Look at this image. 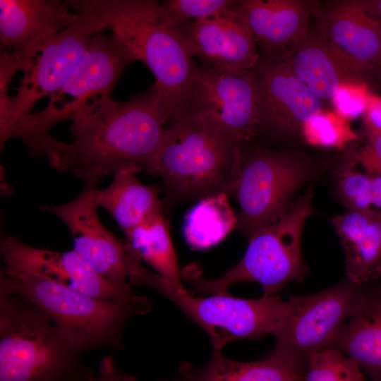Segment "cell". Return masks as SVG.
Segmentation results:
<instances>
[{
    "mask_svg": "<svg viewBox=\"0 0 381 381\" xmlns=\"http://www.w3.org/2000/svg\"><path fill=\"white\" fill-rule=\"evenodd\" d=\"M171 116L155 83L123 102L111 94L95 95L71 112L73 143H61L52 166L73 172L87 189L130 164L154 174Z\"/></svg>",
    "mask_w": 381,
    "mask_h": 381,
    "instance_id": "cell-1",
    "label": "cell"
},
{
    "mask_svg": "<svg viewBox=\"0 0 381 381\" xmlns=\"http://www.w3.org/2000/svg\"><path fill=\"white\" fill-rule=\"evenodd\" d=\"M76 13L95 16L141 61L155 78L171 119L183 109L196 71L183 25L172 23L155 0H68ZM169 120V121H170Z\"/></svg>",
    "mask_w": 381,
    "mask_h": 381,
    "instance_id": "cell-2",
    "label": "cell"
},
{
    "mask_svg": "<svg viewBox=\"0 0 381 381\" xmlns=\"http://www.w3.org/2000/svg\"><path fill=\"white\" fill-rule=\"evenodd\" d=\"M238 145L181 114L169 121L157 157L164 209L234 189L242 161Z\"/></svg>",
    "mask_w": 381,
    "mask_h": 381,
    "instance_id": "cell-3",
    "label": "cell"
},
{
    "mask_svg": "<svg viewBox=\"0 0 381 381\" xmlns=\"http://www.w3.org/2000/svg\"><path fill=\"white\" fill-rule=\"evenodd\" d=\"M39 307L0 289V381H86L95 373Z\"/></svg>",
    "mask_w": 381,
    "mask_h": 381,
    "instance_id": "cell-4",
    "label": "cell"
},
{
    "mask_svg": "<svg viewBox=\"0 0 381 381\" xmlns=\"http://www.w3.org/2000/svg\"><path fill=\"white\" fill-rule=\"evenodd\" d=\"M0 289L17 294L39 307L83 352L102 347L121 349L128 320L151 309L150 301L143 296L100 300L30 272L4 268Z\"/></svg>",
    "mask_w": 381,
    "mask_h": 381,
    "instance_id": "cell-5",
    "label": "cell"
},
{
    "mask_svg": "<svg viewBox=\"0 0 381 381\" xmlns=\"http://www.w3.org/2000/svg\"><path fill=\"white\" fill-rule=\"evenodd\" d=\"M313 197L309 186L284 215L248 239L242 260L221 277L207 279L198 265L191 264L181 271L182 279L208 295L225 292L236 283L255 282L262 285L263 296H275L290 282H302L308 267L301 255V236L313 213Z\"/></svg>",
    "mask_w": 381,
    "mask_h": 381,
    "instance_id": "cell-6",
    "label": "cell"
},
{
    "mask_svg": "<svg viewBox=\"0 0 381 381\" xmlns=\"http://www.w3.org/2000/svg\"><path fill=\"white\" fill-rule=\"evenodd\" d=\"M129 281L132 284L149 286L174 303L206 332L213 350L222 351L234 340L274 336L291 310L289 301L276 295L246 299L225 291L207 297L193 296L183 286L149 271L138 261L130 265Z\"/></svg>",
    "mask_w": 381,
    "mask_h": 381,
    "instance_id": "cell-7",
    "label": "cell"
},
{
    "mask_svg": "<svg viewBox=\"0 0 381 381\" xmlns=\"http://www.w3.org/2000/svg\"><path fill=\"white\" fill-rule=\"evenodd\" d=\"M311 174L309 162L297 153L243 152L231 193L240 207L236 229L250 239L277 221L290 209L294 195Z\"/></svg>",
    "mask_w": 381,
    "mask_h": 381,
    "instance_id": "cell-8",
    "label": "cell"
},
{
    "mask_svg": "<svg viewBox=\"0 0 381 381\" xmlns=\"http://www.w3.org/2000/svg\"><path fill=\"white\" fill-rule=\"evenodd\" d=\"M181 114L238 145L251 140L259 128L258 90L253 71L198 66Z\"/></svg>",
    "mask_w": 381,
    "mask_h": 381,
    "instance_id": "cell-9",
    "label": "cell"
},
{
    "mask_svg": "<svg viewBox=\"0 0 381 381\" xmlns=\"http://www.w3.org/2000/svg\"><path fill=\"white\" fill-rule=\"evenodd\" d=\"M76 20L56 35L24 72L14 97L0 95L1 147L16 125L41 98L56 92L67 80L92 37L104 31L95 16L78 13Z\"/></svg>",
    "mask_w": 381,
    "mask_h": 381,
    "instance_id": "cell-10",
    "label": "cell"
},
{
    "mask_svg": "<svg viewBox=\"0 0 381 381\" xmlns=\"http://www.w3.org/2000/svg\"><path fill=\"white\" fill-rule=\"evenodd\" d=\"M363 286L346 279L318 293L291 296V310L274 335L272 351L308 368L313 355L331 349Z\"/></svg>",
    "mask_w": 381,
    "mask_h": 381,
    "instance_id": "cell-11",
    "label": "cell"
},
{
    "mask_svg": "<svg viewBox=\"0 0 381 381\" xmlns=\"http://www.w3.org/2000/svg\"><path fill=\"white\" fill-rule=\"evenodd\" d=\"M135 61L130 49L114 33L95 34L67 80L39 111L41 119L52 128L69 120L71 112L87 99L111 94L123 72Z\"/></svg>",
    "mask_w": 381,
    "mask_h": 381,
    "instance_id": "cell-12",
    "label": "cell"
},
{
    "mask_svg": "<svg viewBox=\"0 0 381 381\" xmlns=\"http://www.w3.org/2000/svg\"><path fill=\"white\" fill-rule=\"evenodd\" d=\"M40 207L66 224L73 238V250L94 270L119 288H131L126 241L101 222L90 189L85 188L69 202Z\"/></svg>",
    "mask_w": 381,
    "mask_h": 381,
    "instance_id": "cell-13",
    "label": "cell"
},
{
    "mask_svg": "<svg viewBox=\"0 0 381 381\" xmlns=\"http://www.w3.org/2000/svg\"><path fill=\"white\" fill-rule=\"evenodd\" d=\"M1 253L6 270L30 272L97 299L118 300L134 294L131 288L114 286L73 249L56 252L38 248L8 236L1 240Z\"/></svg>",
    "mask_w": 381,
    "mask_h": 381,
    "instance_id": "cell-14",
    "label": "cell"
},
{
    "mask_svg": "<svg viewBox=\"0 0 381 381\" xmlns=\"http://www.w3.org/2000/svg\"><path fill=\"white\" fill-rule=\"evenodd\" d=\"M258 90L259 128L301 133L303 125L322 110L321 100L279 55L260 57L252 69Z\"/></svg>",
    "mask_w": 381,
    "mask_h": 381,
    "instance_id": "cell-15",
    "label": "cell"
},
{
    "mask_svg": "<svg viewBox=\"0 0 381 381\" xmlns=\"http://www.w3.org/2000/svg\"><path fill=\"white\" fill-rule=\"evenodd\" d=\"M67 1L0 0L1 50L21 61L25 71L59 32L74 22L78 13Z\"/></svg>",
    "mask_w": 381,
    "mask_h": 381,
    "instance_id": "cell-16",
    "label": "cell"
},
{
    "mask_svg": "<svg viewBox=\"0 0 381 381\" xmlns=\"http://www.w3.org/2000/svg\"><path fill=\"white\" fill-rule=\"evenodd\" d=\"M281 55L320 100L331 99L344 83H365L372 89L381 83V72L351 58L318 32L309 31Z\"/></svg>",
    "mask_w": 381,
    "mask_h": 381,
    "instance_id": "cell-17",
    "label": "cell"
},
{
    "mask_svg": "<svg viewBox=\"0 0 381 381\" xmlns=\"http://www.w3.org/2000/svg\"><path fill=\"white\" fill-rule=\"evenodd\" d=\"M183 27L190 55L205 65L224 71H250L260 59L256 41L234 6L222 16L193 20Z\"/></svg>",
    "mask_w": 381,
    "mask_h": 381,
    "instance_id": "cell-18",
    "label": "cell"
},
{
    "mask_svg": "<svg viewBox=\"0 0 381 381\" xmlns=\"http://www.w3.org/2000/svg\"><path fill=\"white\" fill-rule=\"evenodd\" d=\"M318 32L356 61L381 72L380 20L372 1L341 0L319 6Z\"/></svg>",
    "mask_w": 381,
    "mask_h": 381,
    "instance_id": "cell-19",
    "label": "cell"
},
{
    "mask_svg": "<svg viewBox=\"0 0 381 381\" xmlns=\"http://www.w3.org/2000/svg\"><path fill=\"white\" fill-rule=\"evenodd\" d=\"M318 8L315 1L304 0H241L234 5L263 56L279 55L303 40Z\"/></svg>",
    "mask_w": 381,
    "mask_h": 381,
    "instance_id": "cell-20",
    "label": "cell"
},
{
    "mask_svg": "<svg viewBox=\"0 0 381 381\" xmlns=\"http://www.w3.org/2000/svg\"><path fill=\"white\" fill-rule=\"evenodd\" d=\"M377 282L363 285L331 347L356 362L373 381H381V284Z\"/></svg>",
    "mask_w": 381,
    "mask_h": 381,
    "instance_id": "cell-21",
    "label": "cell"
},
{
    "mask_svg": "<svg viewBox=\"0 0 381 381\" xmlns=\"http://www.w3.org/2000/svg\"><path fill=\"white\" fill-rule=\"evenodd\" d=\"M345 253L346 279L363 286L381 278V214L373 208L332 218Z\"/></svg>",
    "mask_w": 381,
    "mask_h": 381,
    "instance_id": "cell-22",
    "label": "cell"
},
{
    "mask_svg": "<svg viewBox=\"0 0 381 381\" xmlns=\"http://www.w3.org/2000/svg\"><path fill=\"white\" fill-rule=\"evenodd\" d=\"M141 168L130 164L114 172L111 183L102 190L90 189L92 199L97 207L107 210L116 220L124 234L164 214L158 185L141 183L137 174Z\"/></svg>",
    "mask_w": 381,
    "mask_h": 381,
    "instance_id": "cell-23",
    "label": "cell"
},
{
    "mask_svg": "<svg viewBox=\"0 0 381 381\" xmlns=\"http://www.w3.org/2000/svg\"><path fill=\"white\" fill-rule=\"evenodd\" d=\"M179 370V381H303L307 368L273 351L264 360L240 362L213 350L202 367L183 361Z\"/></svg>",
    "mask_w": 381,
    "mask_h": 381,
    "instance_id": "cell-24",
    "label": "cell"
},
{
    "mask_svg": "<svg viewBox=\"0 0 381 381\" xmlns=\"http://www.w3.org/2000/svg\"><path fill=\"white\" fill-rule=\"evenodd\" d=\"M125 234L128 249L135 259L145 261L157 274L177 286H183L169 224L164 214L155 216Z\"/></svg>",
    "mask_w": 381,
    "mask_h": 381,
    "instance_id": "cell-25",
    "label": "cell"
},
{
    "mask_svg": "<svg viewBox=\"0 0 381 381\" xmlns=\"http://www.w3.org/2000/svg\"><path fill=\"white\" fill-rule=\"evenodd\" d=\"M237 222L238 214L230 205L229 194L211 195L198 200L185 215L184 237L192 249H207L236 229Z\"/></svg>",
    "mask_w": 381,
    "mask_h": 381,
    "instance_id": "cell-26",
    "label": "cell"
},
{
    "mask_svg": "<svg viewBox=\"0 0 381 381\" xmlns=\"http://www.w3.org/2000/svg\"><path fill=\"white\" fill-rule=\"evenodd\" d=\"M301 133L310 145L339 150L358 138L349 121L323 109L304 123Z\"/></svg>",
    "mask_w": 381,
    "mask_h": 381,
    "instance_id": "cell-27",
    "label": "cell"
},
{
    "mask_svg": "<svg viewBox=\"0 0 381 381\" xmlns=\"http://www.w3.org/2000/svg\"><path fill=\"white\" fill-rule=\"evenodd\" d=\"M303 381H364V376L353 359L329 349L310 358Z\"/></svg>",
    "mask_w": 381,
    "mask_h": 381,
    "instance_id": "cell-28",
    "label": "cell"
},
{
    "mask_svg": "<svg viewBox=\"0 0 381 381\" xmlns=\"http://www.w3.org/2000/svg\"><path fill=\"white\" fill-rule=\"evenodd\" d=\"M356 162L350 161L340 167L337 174L339 198L349 211H361L372 207L371 183L367 172L354 169Z\"/></svg>",
    "mask_w": 381,
    "mask_h": 381,
    "instance_id": "cell-29",
    "label": "cell"
},
{
    "mask_svg": "<svg viewBox=\"0 0 381 381\" xmlns=\"http://www.w3.org/2000/svg\"><path fill=\"white\" fill-rule=\"evenodd\" d=\"M234 0H166L162 2L170 20L181 25L190 21L222 16L231 9Z\"/></svg>",
    "mask_w": 381,
    "mask_h": 381,
    "instance_id": "cell-30",
    "label": "cell"
},
{
    "mask_svg": "<svg viewBox=\"0 0 381 381\" xmlns=\"http://www.w3.org/2000/svg\"><path fill=\"white\" fill-rule=\"evenodd\" d=\"M373 94L365 83L341 85L331 99L334 111L349 121L363 116Z\"/></svg>",
    "mask_w": 381,
    "mask_h": 381,
    "instance_id": "cell-31",
    "label": "cell"
},
{
    "mask_svg": "<svg viewBox=\"0 0 381 381\" xmlns=\"http://www.w3.org/2000/svg\"><path fill=\"white\" fill-rule=\"evenodd\" d=\"M366 143L352 150L350 159L360 164L365 172L381 174V135L365 132Z\"/></svg>",
    "mask_w": 381,
    "mask_h": 381,
    "instance_id": "cell-32",
    "label": "cell"
},
{
    "mask_svg": "<svg viewBox=\"0 0 381 381\" xmlns=\"http://www.w3.org/2000/svg\"><path fill=\"white\" fill-rule=\"evenodd\" d=\"M86 381H136V379L131 375L121 373L114 358L106 356L100 361L98 375L95 374Z\"/></svg>",
    "mask_w": 381,
    "mask_h": 381,
    "instance_id": "cell-33",
    "label": "cell"
},
{
    "mask_svg": "<svg viewBox=\"0 0 381 381\" xmlns=\"http://www.w3.org/2000/svg\"><path fill=\"white\" fill-rule=\"evenodd\" d=\"M363 116L365 132L381 135V96L371 95Z\"/></svg>",
    "mask_w": 381,
    "mask_h": 381,
    "instance_id": "cell-34",
    "label": "cell"
},
{
    "mask_svg": "<svg viewBox=\"0 0 381 381\" xmlns=\"http://www.w3.org/2000/svg\"><path fill=\"white\" fill-rule=\"evenodd\" d=\"M368 174L371 183L372 206L375 207V210L381 214V174Z\"/></svg>",
    "mask_w": 381,
    "mask_h": 381,
    "instance_id": "cell-35",
    "label": "cell"
},
{
    "mask_svg": "<svg viewBox=\"0 0 381 381\" xmlns=\"http://www.w3.org/2000/svg\"><path fill=\"white\" fill-rule=\"evenodd\" d=\"M373 10L380 20V37L381 40V0L372 1Z\"/></svg>",
    "mask_w": 381,
    "mask_h": 381,
    "instance_id": "cell-36",
    "label": "cell"
},
{
    "mask_svg": "<svg viewBox=\"0 0 381 381\" xmlns=\"http://www.w3.org/2000/svg\"><path fill=\"white\" fill-rule=\"evenodd\" d=\"M158 381H169V380H158ZM176 381H179V380H176Z\"/></svg>",
    "mask_w": 381,
    "mask_h": 381,
    "instance_id": "cell-37",
    "label": "cell"
}]
</instances>
